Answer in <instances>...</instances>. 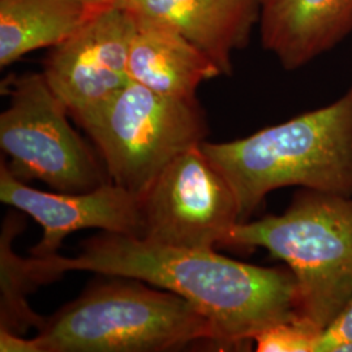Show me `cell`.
<instances>
[{"label":"cell","mask_w":352,"mask_h":352,"mask_svg":"<svg viewBox=\"0 0 352 352\" xmlns=\"http://www.w3.org/2000/svg\"><path fill=\"white\" fill-rule=\"evenodd\" d=\"M37 285L67 272L135 278L182 296L226 346L251 343L257 333L299 316L296 280L289 267H265L138 236L103 232L84 241L75 257L26 258Z\"/></svg>","instance_id":"1"},{"label":"cell","mask_w":352,"mask_h":352,"mask_svg":"<svg viewBox=\"0 0 352 352\" xmlns=\"http://www.w3.org/2000/svg\"><path fill=\"white\" fill-rule=\"evenodd\" d=\"M201 148L234 190L240 222L285 187L352 196V85L325 107Z\"/></svg>","instance_id":"2"},{"label":"cell","mask_w":352,"mask_h":352,"mask_svg":"<svg viewBox=\"0 0 352 352\" xmlns=\"http://www.w3.org/2000/svg\"><path fill=\"white\" fill-rule=\"evenodd\" d=\"M45 317L41 352L174 351L215 340L210 322L186 299L135 278L106 276Z\"/></svg>","instance_id":"3"},{"label":"cell","mask_w":352,"mask_h":352,"mask_svg":"<svg viewBox=\"0 0 352 352\" xmlns=\"http://www.w3.org/2000/svg\"><path fill=\"white\" fill-rule=\"evenodd\" d=\"M225 245L260 247L283 261L299 317L320 330L352 295V196L302 188L285 213L238 223Z\"/></svg>","instance_id":"4"},{"label":"cell","mask_w":352,"mask_h":352,"mask_svg":"<svg viewBox=\"0 0 352 352\" xmlns=\"http://www.w3.org/2000/svg\"><path fill=\"white\" fill-rule=\"evenodd\" d=\"M74 119L96 145L110 180L136 196L208 135L196 98L167 97L135 81Z\"/></svg>","instance_id":"5"},{"label":"cell","mask_w":352,"mask_h":352,"mask_svg":"<svg viewBox=\"0 0 352 352\" xmlns=\"http://www.w3.org/2000/svg\"><path fill=\"white\" fill-rule=\"evenodd\" d=\"M0 115V146L13 176L80 193L111 182L102 161L68 122V109L43 74L17 76Z\"/></svg>","instance_id":"6"},{"label":"cell","mask_w":352,"mask_h":352,"mask_svg":"<svg viewBox=\"0 0 352 352\" xmlns=\"http://www.w3.org/2000/svg\"><path fill=\"white\" fill-rule=\"evenodd\" d=\"M201 144L176 157L140 195L141 239L215 250L239 223L235 193Z\"/></svg>","instance_id":"7"},{"label":"cell","mask_w":352,"mask_h":352,"mask_svg":"<svg viewBox=\"0 0 352 352\" xmlns=\"http://www.w3.org/2000/svg\"><path fill=\"white\" fill-rule=\"evenodd\" d=\"M135 28L126 10L111 7L52 47L42 74L72 118L104 103L131 81L128 59Z\"/></svg>","instance_id":"8"},{"label":"cell","mask_w":352,"mask_h":352,"mask_svg":"<svg viewBox=\"0 0 352 352\" xmlns=\"http://www.w3.org/2000/svg\"><path fill=\"white\" fill-rule=\"evenodd\" d=\"M0 200L42 226L43 236L32 250V256L38 258L58 254L63 240L84 228L138 238L141 234L139 196L113 182L80 193L43 192L13 176L3 160Z\"/></svg>","instance_id":"9"},{"label":"cell","mask_w":352,"mask_h":352,"mask_svg":"<svg viewBox=\"0 0 352 352\" xmlns=\"http://www.w3.org/2000/svg\"><path fill=\"white\" fill-rule=\"evenodd\" d=\"M133 19L168 26L204 51L222 75L232 71V52L247 46L260 21L258 0H123Z\"/></svg>","instance_id":"10"},{"label":"cell","mask_w":352,"mask_h":352,"mask_svg":"<svg viewBox=\"0 0 352 352\" xmlns=\"http://www.w3.org/2000/svg\"><path fill=\"white\" fill-rule=\"evenodd\" d=\"M263 46L287 71L333 50L352 32V0H258Z\"/></svg>","instance_id":"11"},{"label":"cell","mask_w":352,"mask_h":352,"mask_svg":"<svg viewBox=\"0 0 352 352\" xmlns=\"http://www.w3.org/2000/svg\"><path fill=\"white\" fill-rule=\"evenodd\" d=\"M131 42L128 74L162 96L195 100L204 81L222 75L213 60L168 26L136 20Z\"/></svg>","instance_id":"12"},{"label":"cell","mask_w":352,"mask_h":352,"mask_svg":"<svg viewBox=\"0 0 352 352\" xmlns=\"http://www.w3.org/2000/svg\"><path fill=\"white\" fill-rule=\"evenodd\" d=\"M100 11L87 0H0V67L58 46Z\"/></svg>","instance_id":"13"},{"label":"cell","mask_w":352,"mask_h":352,"mask_svg":"<svg viewBox=\"0 0 352 352\" xmlns=\"http://www.w3.org/2000/svg\"><path fill=\"white\" fill-rule=\"evenodd\" d=\"M23 218L8 214L0 234V330L24 336L42 327L45 317L36 314L28 296L38 285L30 276L25 258L13 251L12 243L23 231Z\"/></svg>","instance_id":"14"},{"label":"cell","mask_w":352,"mask_h":352,"mask_svg":"<svg viewBox=\"0 0 352 352\" xmlns=\"http://www.w3.org/2000/svg\"><path fill=\"white\" fill-rule=\"evenodd\" d=\"M321 330L302 317L265 327L253 338L257 352H316Z\"/></svg>","instance_id":"15"},{"label":"cell","mask_w":352,"mask_h":352,"mask_svg":"<svg viewBox=\"0 0 352 352\" xmlns=\"http://www.w3.org/2000/svg\"><path fill=\"white\" fill-rule=\"evenodd\" d=\"M352 346V295L340 314L321 330L316 352H346Z\"/></svg>","instance_id":"16"},{"label":"cell","mask_w":352,"mask_h":352,"mask_svg":"<svg viewBox=\"0 0 352 352\" xmlns=\"http://www.w3.org/2000/svg\"><path fill=\"white\" fill-rule=\"evenodd\" d=\"M0 351L41 352L36 338L26 340L21 334H14L8 330H0Z\"/></svg>","instance_id":"17"},{"label":"cell","mask_w":352,"mask_h":352,"mask_svg":"<svg viewBox=\"0 0 352 352\" xmlns=\"http://www.w3.org/2000/svg\"><path fill=\"white\" fill-rule=\"evenodd\" d=\"M90 6L97 10H106L111 7H120L123 0H87Z\"/></svg>","instance_id":"18"},{"label":"cell","mask_w":352,"mask_h":352,"mask_svg":"<svg viewBox=\"0 0 352 352\" xmlns=\"http://www.w3.org/2000/svg\"><path fill=\"white\" fill-rule=\"evenodd\" d=\"M346 352H352V346L351 347H350V349H349V350H347V351Z\"/></svg>","instance_id":"19"}]
</instances>
